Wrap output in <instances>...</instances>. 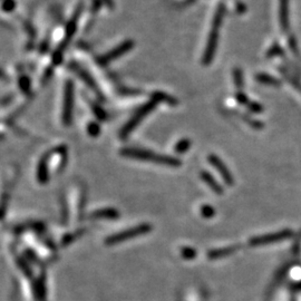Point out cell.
I'll return each mask as SVG.
<instances>
[{
  "instance_id": "6da1fadb",
  "label": "cell",
  "mask_w": 301,
  "mask_h": 301,
  "mask_svg": "<svg viewBox=\"0 0 301 301\" xmlns=\"http://www.w3.org/2000/svg\"><path fill=\"white\" fill-rule=\"evenodd\" d=\"M120 155L127 159L139 160V161H148L153 162L159 165H164L169 167H179L181 165V161L174 156L164 155L155 153L153 151L144 150V148L136 147H125L120 150Z\"/></svg>"
},
{
  "instance_id": "7a4b0ae2",
  "label": "cell",
  "mask_w": 301,
  "mask_h": 301,
  "mask_svg": "<svg viewBox=\"0 0 301 301\" xmlns=\"http://www.w3.org/2000/svg\"><path fill=\"white\" fill-rule=\"evenodd\" d=\"M224 15H225V6L224 3H220L217 8L216 13H214L209 38L208 41H206L204 53H203L202 56V64L204 66H209L214 60V56H216L219 44V31H220V27L222 25V22H223Z\"/></svg>"
},
{
  "instance_id": "3957f363",
  "label": "cell",
  "mask_w": 301,
  "mask_h": 301,
  "mask_svg": "<svg viewBox=\"0 0 301 301\" xmlns=\"http://www.w3.org/2000/svg\"><path fill=\"white\" fill-rule=\"evenodd\" d=\"M83 9H84V2L80 1V3H78V6L76 7L75 11H74L72 18L69 19L67 26H66L65 38L62 39L60 45L58 46L56 52H55L54 55H53V62L55 65H58L62 60V55H64V52L66 50V48H67L69 41L72 40L74 34H75L76 28H77L78 19H80Z\"/></svg>"
},
{
  "instance_id": "277c9868",
  "label": "cell",
  "mask_w": 301,
  "mask_h": 301,
  "mask_svg": "<svg viewBox=\"0 0 301 301\" xmlns=\"http://www.w3.org/2000/svg\"><path fill=\"white\" fill-rule=\"evenodd\" d=\"M158 104L159 103L156 100H151L150 101H147V103L144 104L143 106H140L138 111L135 112V114L131 117V120H128V122L122 127V130H120V139L122 140L126 139L127 136L139 126V124L142 122V120L145 119L150 113L154 111V108L156 107V105Z\"/></svg>"
},
{
  "instance_id": "5b68a950",
  "label": "cell",
  "mask_w": 301,
  "mask_h": 301,
  "mask_svg": "<svg viewBox=\"0 0 301 301\" xmlns=\"http://www.w3.org/2000/svg\"><path fill=\"white\" fill-rule=\"evenodd\" d=\"M152 230V225L148 223H143L134 226V228H130L127 230H124V231H120L119 233H114L112 236L107 237L105 239V244L106 245H115L119 244L120 242L126 241L133 239V238H138L140 236H144V234L148 233Z\"/></svg>"
},
{
  "instance_id": "8992f818",
  "label": "cell",
  "mask_w": 301,
  "mask_h": 301,
  "mask_svg": "<svg viewBox=\"0 0 301 301\" xmlns=\"http://www.w3.org/2000/svg\"><path fill=\"white\" fill-rule=\"evenodd\" d=\"M74 111V84L72 80H67L64 88V105H62L61 120L66 126H68L73 120Z\"/></svg>"
},
{
  "instance_id": "52a82bcc",
  "label": "cell",
  "mask_w": 301,
  "mask_h": 301,
  "mask_svg": "<svg viewBox=\"0 0 301 301\" xmlns=\"http://www.w3.org/2000/svg\"><path fill=\"white\" fill-rule=\"evenodd\" d=\"M134 45H135V42L131 40V39H127V40L120 42V44L119 46H116L115 48H113L112 50H109L108 53L101 55L100 57L97 58L96 60L97 64L100 66H106L111 61L117 60V58H120L122 55L130 52L131 49H133Z\"/></svg>"
},
{
  "instance_id": "ba28073f",
  "label": "cell",
  "mask_w": 301,
  "mask_h": 301,
  "mask_svg": "<svg viewBox=\"0 0 301 301\" xmlns=\"http://www.w3.org/2000/svg\"><path fill=\"white\" fill-rule=\"evenodd\" d=\"M69 67L72 68V69L74 70V72H75V73L77 74L78 76H80V78H81V80H84V83H85L86 85H87L88 87L91 88L92 91H93L94 93H95L97 96L100 97V99L104 100V95H103V93L100 92V88L99 87V86H97L95 80H94L93 76L87 72V70L84 69L83 67H81L80 65L76 64V62H70Z\"/></svg>"
},
{
  "instance_id": "9c48e42d",
  "label": "cell",
  "mask_w": 301,
  "mask_h": 301,
  "mask_svg": "<svg viewBox=\"0 0 301 301\" xmlns=\"http://www.w3.org/2000/svg\"><path fill=\"white\" fill-rule=\"evenodd\" d=\"M209 162L211 163V165H212L213 167H216V169L218 170L219 174L221 175V178L223 179V181L226 185H233L234 183V180H233V177L231 174V172L229 171L228 167H226L225 164L221 161L220 158L214 154H210L209 155Z\"/></svg>"
},
{
  "instance_id": "30bf717a",
  "label": "cell",
  "mask_w": 301,
  "mask_h": 301,
  "mask_svg": "<svg viewBox=\"0 0 301 301\" xmlns=\"http://www.w3.org/2000/svg\"><path fill=\"white\" fill-rule=\"evenodd\" d=\"M52 158V152L42 155L37 166V179L40 184H46L49 180V161Z\"/></svg>"
},
{
  "instance_id": "8fae6325",
  "label": "cell",
  "mask_w": 301,
  "mask_h": 301,
  "mask_svg": "<svg viewBox=\"0 0 301 301\" xmlns=\"http://www.w3.org/2000/svg\"><path fill=\"white\" fill-rule=\"evenodd\" d=\"M290 237V232L289 231H282L280 233H275L272 236H264V237H258L253 238V239L250 240V244L256 247V245H264L268 243H272V242L280 241L286 239V238Z\"/></svg>"
},
{
  "instance_id": "7c38bea8",
  "label": "cell",
  "mask_w": 301,
  "mask_h": 301,
  "mask_svg": "<svg viewBox=\"0 0 301 301\" xmlns=\"http://www.w3.org/2000/svg\"><path fill=\"white\" fill-rule=\"evenodd\" d=\"M120 217V212L116 209L106 208L93 211L89 214V219H94V220H116Z\"/></svg>"
},
{
  "instance_id": "4fadbf2b",
  "label": "cell",
  "mask_w": 301,
  "mask_h": 301,
  "mask_svg": "<svg viewBox=\"0 0 301 301\" xmlns=\"http://www.w3.org/2000/svg\"><path fill=\"white\" fill-rule=\"evenodd\" d=\"M280 26L282 31H288L290 22H289V0H280Z\"/></svg>"
},
{
  "instance_id": "5bb4252c",
  "label": "cell",
  "mask_w": 301,
  "mask_h": 301,
  "mask_svg": "<svg viewBox=\"0 0 301 301\" xmlns=\"http://www.w3.org/2000/svg\"><path fill=\"white\" fill-rule=\"evenodd\" d=\"M201 179L204 181V183L206 185H208L211 190L213 191L214 193L217 194H223V190H222L221 185L219 184V183L216 181V179H214L212 175H211L209 172L206 171H201Z\"/></svg>"
},
{
  "instance_id": "9a60e30c",
  "label": "cell",
  "mask_w": 301,
  "mask_h": 301,
  "mask_svg": "<svg viewBox=\"0 0 301 301\" xmlns=\"http://www.w3.org/2000/svg\"><path fill=\"white\" fill-rule=\"evenodd\" d=\"M238 247H226V248H220V249H213L210 250L208 252V258L211 260H216V259H221L223 257H228L230 255L234 253V251H237Z\"/></svg>"
},
{
  "instance_id": "2e32d148",
  "label": "cell",
  "mask_w": 301,
  "mask_h": 301,
  "mask_svg": "<svg viewBox=\"0 0 301 301\" xmlns=\"http://www.w3.org/2000/svg\"><path fill=\"white\" fill-rule=\"evenodd\" d=\"M152 100H154L158 101V103H165L167 105H171V106H174V105H178L177 99H174L173 96L169 95V94H165L163 92H155L152 94Z\"/></svg>"
},
{
  "instance_id": "e0dca14e",
  "label": "cell",
  "mask_w": 301,
  "mask_h": 301,
  "mask_svg": "<svg viewBox=\"0 0 301 301\" xmlns=\"http://www.w3.org/2000/svg\"><path fill=\"white\" fill-rule=\"evenodd\" d=\"M256 80L261 84L273 86V87H280V86H281L280 80H278L277 78H275L271 75H268V74H264V73L258 74V75L256 76Z\"/></svg>"
},
{
  "instance_id": "ac0fdd59",
  "label": "cell",
  "mask_w": 301,
  "mask_h": 301,
  "mask_svg": "<svg viewBox=\"0 0 301 301\" xmlns=\"http://www.w3.org/2000/svg\"><path fill=\"white\" fill-rule=\"evenodd\" d=\"M190 147H191V140L187 139H183L181 140H179V142L177 143V145H175L174 147V151H175V153L183 154V153H185L186 151H189Z\"/></svg>"
},
{
  "instance_id": "d6986e66",
  "label": "cell",
  "mask_w": 301,
  "mask_h": 301,
  "mask_svg": "<svg viewBox=\"0 0 301 301\" xmlns=\"http://www.w3.org/2000/svg\"><path fill=\"white\" fill-rule=\"evenodd\" d=\"M36 288H37V297L38 299L40 301H44L46 300V282L44 278H39L38 281H37V284H36Z\"/></svg>"
},
{
  "instance_id": "ffe728a7",
  "label": "cell",
  "mask_w": 301,
  "mask_h": 301,
  "mask_svg": "<svg viewBox=\"0 0 301 301\" xmlns=\"http://www.w3.org/2000/svg\"><path fill=\"white\" fill-rule=\"evenodd\" d=\"M233 80H234V84H236V87L238 89L243 88V86H244L243 74H242V70L240 68H234V70H233Z\"/></svg>"
},
{
  "instance_id": "44dd1931",
  "label": "cell",
  "mask_w": 301,
  "mask_h": 301,
  "mask_svg": "<svg viewBox=\"0 0 301 301\" xmlns=\"http://www.w3.org/2000/svg\"><path fill=\"white\" fill-rule=\"evenodd\" d=\"M83 232L84 231H83V230H81V231H77V232H74V233L66 234V236L61 239V245H62V247H66V245H68L69 243H72L74 240H76L78 237L81 236V233H83Z\"/></svg>"
},
{
  "instance_id": "7402d4cb",
  "label": "cell",
  "mask_w": 301,
  "mask_h": 301,
  "mask_svg": "<svg viewBox=\"0 0 301 301\" xmlns=\"http://www.w3.org/2000/svg\"><path fill=\"white\" fill-rule=\"evenodd\" d=\"M181 255H182L183 258H184V259L192 260V259H194L195 257H197V251H195L193 248L184 247V248L181 249Z\"/></svg>"
},
{
  "instance_id": "603a6c76",
  "label": "cell",
  "mask_w": 301,
  "mask_h": 301,
  "mask_svg": "<svg viewBox=\"0 0 301 301\" xmlns=\"http://www.w3.org/2000/svg\"><path fill=\"white\" fill-rule=\"evenodd\" d=\"M201 214H202L203 218L210 219V218H212L214 214H216V210H214L212 206L209 205V204H203L201 206Z\"/></svg>"
},
{
  "instance_id": "cb8c5ba5",
  "label": "cell",
  "mask_w": 301,
  "mask_h": 301,
  "mask_svg": "<svg viewBox=\"0 0 301 301\" xmlns=\"http://www.w3.org/2000/svg\"><path fill=\"white\" fill-rule=\"evenodd\" d=\"M283 54V50L281 48L279 44H275L273 45L270 49L267 52V57L271 58V57H276V56H280V55Z\"/></svg>"
},
{
  "instance_id": "d4e9b609",
  "label": "cell",
  "mask_w": 301,
  "mask_h": 301,
  "mask_svg": "<svg viewBox=\"0 0 301 301\" xmlns=\"http://www.w3.org/2000/svg\"><path fill=\"white\" fill-rule=\"evenodd\" d=\"M87 132L88 134L93 136V138H96L97 135L100 133V125L97 123H89L88 126H87Z\"/></svg>"
},
{
  "instance_id": "484cf974",
  "label": "cell",
  "mask_w": 301,
  "mask_h": 301,
  "mask_svg": "<svg viewBox=\"0 0 301 301\" xmlns=\"http://www.w3.org/2000/svg\"><path fill=\"white\" fill-rule=\"evenodd\" d=\"M19 86H20V89L23 93H29V89H30L29 78L26 76H22L20 80H19Z\"/></svg>"
},
{
  "instance_id": "4316f807",
  "label": "cell",
  "mask_w": 301,
  "mask_h": 301,
  "mask_svg": "<svg viewBox=\"0 0 301 301\" xmlns=\"http://www.w3.org/2000/svg\"><path fill=\"white\" fill-rule=\"evenodd\" d=\"M91 106L93 108L94 114H95L97 117H99V120H104L105 117H106V114H105V112L103 111V109H101L99 106V105H96V104H94V103H91Z\"/></svg>"
},
{
  "instance_id": "83f0119b",
  "label": "cell",
  "mask_w": 301,
  "mask_h": 301,
  "mask_svg": "<svg viewBox=\"0 0 301 301\" xmlns=\"http://www.w3.org/2000/svg\"><path fill=\"white\" fill-rule=\"evenodd\" d=\"M16 7L15 0H3L2 3V9L3 11H6V13H10V11H13Z\"/></svg>"
},
{
  "instance_id": "f1b7e54d",
  "label": "cell",
  "mask_w": 301,
  "mask_h": 301,
  "mask_svg": "<svg viewBox=\"0 0 301 301\" xmlns=\"http://www.w3.org/2000/svg\"><path fill=\"white\" fill-rule=\"evenodd\" d=\"M247 107L253 113H261L263 111V107L261 106L260 104L256 103V101H251V100H250V103L247 105Z\"/></svg>"
},
{
  "instance_id": "f546056e",
  "label": "cell",
  "mask_w": 301,
  "mask_h": 301,
  "mask_svg": "<svg viewBox=\"0 0 301 301\" xmlns=\"http://www.w3.org/2000/svg\"><path fill=\"white\" fill-rule=\"evenodd\" d=\"M237 100H238V101H239L240 104L245 105V106H247V105L250 103V100L248 99V96L244 95V94L242 93V92H239V93L237 94Z\"/></svg>"
},
{
  "instance_id": "4dcf8cb0",
  "label": "cell",
  "mask_w": 301,
  "mask_h": 301,
  "mask_svg": "<svg viewBox=\"0 0 301 301\" xmlns=\"http://www.w3.org/2000/svg\"><path fill=\"white\" fill-rule=\"evenodd\" d=\"M289 44H290V47H291V50L294 53H298V48H297V41H296V39L294 38V37H290V39H289Z\"/></svg>"
},
{
  "instance_id": "1f68e13d",
  "label": "cell",
  "mask_w": 301,
  "mask_h": 301,
  "mask_svg": "<svg viewBox=\"0 0 301 301\" xmlns=\"http://www.w3.org/2000/svg\"><path fill=\"white\" fill-rule=\"evenodd\" d=\"M101 1H103L108 8H111V9L114 8V0H101Z\"/></svg>"
}]
</instances>
